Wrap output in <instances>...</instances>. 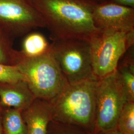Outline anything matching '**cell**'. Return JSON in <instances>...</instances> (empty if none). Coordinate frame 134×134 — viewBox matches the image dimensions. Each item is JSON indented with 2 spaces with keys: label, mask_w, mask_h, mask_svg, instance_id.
Masks as SVG:
<instances>
[{
  "label": "cell",
  "mask_w": 134,
  "mask_h": 134,
  "mask_svg": "<svg viewBox=\"0 0 134 134\" xmlns=\"http://www.w3.org/2000/svg\"><path fill=\"white\" fill-rule=\"evenodd\" d=\"M42 16L53 41L68 39L90 43L100 30L92 13L96 3L91 0H31Z\"/></svg>",
  "instance_id": "cell-1"
},
{
  "label": "cell",
  "mask_w": 134,
  "mask_h": 134,
  "mask_svg": "<svg viewBox=\"0 0 134 134\" xmlns=\"http://www.w3.org/2000/svg\"><path fill=\"white\" fill-rule=\"evenodd\" d=\"M97 79L69 83L50 101L52 119L65 124L90 128L95 126Z\"/></svg>",
  "instance_id": "cell-2"
},
{
  "label": "cell",
  "mask_w": 134,
  "mask_h": 134,
  "mask_svg": "<svg viewBox=\"0 0 134 134\" xmlns=\"http://www.w3.org/2000/svg\"><path fill=\"white\" fill-rule=\"evenodd\" d=\"M35 98L51 101L69 83L52 53L48 51L36 57L23 55L16 65Z\"/></svg>",
  "instance_id": "cell-3"
},
{
  "label": "cell",
  "mask_w": 134,
  "mask_h": 134,
  "mask_svg": "<svg viewBox=\"0 0 134 134\" xmlns=\"http://www.w3.org/2000/svg\"><path fill=\"white\" fill-rule=\"evenodd\" d=\"M134 31L100 30L90 42L93 72L97 80L116 71L121 58L134 46Z\"/></svg>",
  "instance_id": "cell-4"
},
{
  "label": "cell",
  "mask_w": 134,
  "mask_h": 134,
  "mask_svg": "<svg viewBox=\"0 0 134 134\" xmlns=\"http://www.w3.org/2000/svg\"><path fill=\"white\" fill-rule=\"evenodd\" d=\"M53 56L69 83L96 79L93 72L90 43L68 39L50 44Z\"/></svg>",
  "instance_id": "cell-5"
},
{
  "label": "cell",
  "mask_w": 134,
  "mask_h": 134,
  "mask_svg": "<svg viewBox=\"0 0 134 134\" xmlns=\"http://www.w3.org/2000/svg\"><path fill=\"white\" fill-rule=\"evenodd\" d=\"M115 72L97 82L95 126L103 133L116 130L120 113L127 102L116 79Z\"/></svg>",
  "instance_id": "cell-6"
},
{
  "label": "cell",
  "mask_w": 134,
  "mask_h": 134,
  "mask_svg": "<svg viewBox=\"0 0 134 134\" xmlns=\"http://www.w3.org/2000/svg\"><path fill=\"white\" fill-rule=\"evenodd\" d=\"M38 27H45V24L31 0H0V28L11 38Z\"/></svg>",
  "instance_id": "cell-7"
},
{
  "label": "cell",
  "mask_w": 134,
  "mask_h": 134,
  "mask_svg": "<svg viewBox=\"0 0 134 134\" xmlns=\"http://www.w3.org/2000/svg\"><path fill=\"white\" fill-rule=\"evenodd\" d=\"M96 27L128 33L134 31V8L106 1L96 3L92 13Z\"/></svg>",
  "instance_id": "cell-8"
},
{
  "label": "cell",
  "mask_w": 134,
  "mask_h": 134,
  "mask_svg": "<svg viewBox=\"0 0 134 134\" xmlns=\"http://www.w3.org/2000/svg\"><path fill=\"white\" fill-rule=\"evenodd\" d=\"M24 80L0 82V105L20 111L27 108L35 99Z\"/></svg>",
  "instance_id": "cell-9"
},
{
  "label": "cell",
  "mask_w": 134,
  "mask_h": 134,
  "mask_svg": "<svg viewBox=\"0 0 134 134\" xmlns=\"http://www.w3.org/2000/svg\"><path fill=\"white\" fill-rule=\"evenodd\" d=\"M22 114L27 127V134H47L52 119L50 102L36 98Z\"/></svg>",
  "instance_id": "cell-10"
},
{
  "label": "cell",
  "mask_w": 134,
  "mask_h": 134,
  "mask_svg": "<svg viewBox=\"0 0 134 134\" xmlns=\"http://www.w3.org/2000/svg\"><path fill=\"white\" fill-rule=\"evenodd\" d=\"M129 50L122 61L119 63L115 76L127 102H134V46Z\"/></svg>",
  "instance_id": "cell-11"
},
{
  "label": "cell",
  "mask_w": 134,
  "mask_h": 134,
  "mask_svg": "<svg viewBox=\"0 0 134 134\" xmlns=\"http://www.w3.org/2000/svg\"><path fill=\"white\" fill-rule=\"evenodd\" d=\"M50 47V44L43 35L38 32H32L25 37L20 52L25 57H36L46 53Z\"/></svg>",
  "instance_id": "cell-12"
},
{
  "label": "cell",
  "mask_w": 134,
  "mask_h": 134,
  "mask_svg": "<svg viewBox=\"0 0 134 134\" xmlns=\"http://www.w3.org/2000/svg\"><path fill=\"white\" fill-rule=\"evenodd\" d=\"M20 110L9 108L2 116L3 134H27V127Z\"/></svg>",
  "instance_id": "cell-13"
},
{
  "label": "cell",
  "mask_w": 134,
  "mask_h": 134,
  "mask_svg": "<svg viewBox=\"0 0 134 134\" xmlns=\"http://www.w3.org/2000/svg\"><path fill=\"white\" fill-rule=\"evenodd\" d=\"M13 40L0 28V63L16 65L23 57L20 51L14 48Z\"/></svg>",
  "instance_id": "cell-14"
},
{
  "label": "cell",
  "mask_w": 134,
  "mask_h": 134,
  "mask_svg": "<svg viewBox=\"0 0 134 134\" xmlns=\"http://www.w3.org/2000/svg\"><path fill=\"white\" fill-rule=\"evenodd\" d=\"M115 131L122 134H134V102H127L125 104Z\"/></svg>",
  "instance_id": "cell-15"
},
{
  "label": "cell",
  "mask_w": 134,
  "mask_h": 134,
  "mask_svg": "<svg viewBox=\"0 0 134 134\" xmlns=\"http://www.w3.org/2000/svg\"><path fill=\"white\" fill-rule=\"evenodd\" d=\"M24 80L16 65H8L0 63V82H13ZM25 81V80H24Z\"/></svg>",
  "instance_id": "cell-16"
},
{
  "label": "cell",
  "mask_w": 134,
  "mask_h": 134,
  "mask_svg": "<svg viewBox=\"0 0 134 134\" xmlns=\"http://www.w3.org/2000/svg\"><path fill=\"white\" fill-rule=\"evenodd\" d=\"M116 4L134 8V0H110Z\"/></svg>",
  "instance_id": "cell-17"
},
{
  "label": "cell",
  "mask_w": 134,
  "mask_h": 134,
  "mask_svg": "<svg viewBox=\"0 0 134 134\" xmlns=\"http://www.w3.org/2000/svg\"><path fill=\"white\" fill-rule=\"evenodd\" d=\"M0 134H3V128L2 123V115L0 113Z\"/></svg>",
  "instance_id": "cell-18"
},
{
  "label": "cell",
  "mask_w": 134,
  "mask_h": 134,
  "mask_svg": "<svg viewBox=\"0 0 134 134\" xmlns=\"http://www.w3.org/2000/svg\"><path fill=\"white\" fill-rule=\"evenodd\" d=\"M91 1H94L96 3H101V2H103L106 1H109V0H91Z\"/></svg>",
  "instance_id": "cell-19"
},
{
  "label": "cell",
  "mask_w": 134,
  "mask_h": 134,
  "mask_svg": "<svg viewBox=\"0 0 134 134\" xmlns=\"http://www.w3.org/2000/svg\"><path fill=\"white\" fill-rule=\"evenodd\" d=\"M110 133H111L112 134H122L120 133H119V132H117L116 131H115L112 132H110Z\"/></svg>",
  "instance_id": "cell-20"
},
{
  "label": "cell",
  "mask_w": 134,
  "mask_h": 134,
  "mask_svg": "<svg viewBox=\"0 0 134 134\" xmlns=\"http://www.w3.org/2000/svg\"><path fill=\"white\" fill-rule=\"evenodd\" d=\"M59 134H76L74 133H60Z\"/></svg>",
  "instance_id": "cell-21"
},
{
  "label": "cell",
  "mask_w": 134,
  "mask_h": 134,
  "mask_svg": "<svg viewBox=\"0 0 134 134\" xmlns=\"http://www.w3.org/2000/svg\"><path fill=\"white\" fill-rule=\"evenodd\" d=\"M104 134H112L111 133H103Z\"/></svg>",
  "instance_id": "cell-22"
}]
</instances>
